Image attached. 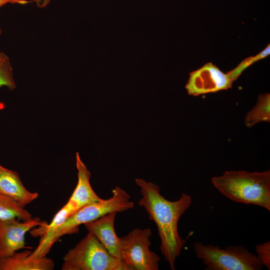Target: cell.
<instances>
[{
    "label": "cell",
    "mask_w": 270,
    "mask_h": 270,
    "mask_svg": "<svg viewBox=\"0 0 270 270\" xmlns=\"http://www.w3.org/2000/svg\"><path fill=\"white\" fill-rule=\"evenodd\" d=\"M32 218L31 214L20 204L9 196L0 194V219L27 220Z\"/></svg>",
    "instance_id": "cell-14"
},
{
    "label": "cell",
    "mask_w": 270,
    "mask_h": 270,
    "mask_svg": "<svg viewBox=\"0 0 270 270\" xmlns=\"http://www.w3.org/2000/svg\"><path fill=\"white\" fill-rule=\"evenodd\" d=\"M3 86L13 90L16 88V84L10 58L4 52H0V88Z\"/></svg>",
    "instance_id": "cell-15"
},
{
    "label": "cell",
    "mask_w": 270,
    "mask_h": 270,
    "mask_svg": "<svg viewBox=\"0 0 270 270\" xmlns=\"http://www.w3.org/2000/svg\"><path fill=\"white\" fill-rule=\"evenodd\" d=\"M76 166L78 171V184L66 204L74 212L86 205L102 200L92 190L90 182V173L80 160L78 152L76 154Z\"/></svg>",
    "instance_id": "cell-10"
},
{
    "label": "cell",
    "mask_w": 270,
    "mask_h": 270,
    "mask_svg": "<svg viewBox=\"0 0 270 270\" xmlns=\"http://www.w3.org/2000/svg\"><path fill=\"white\" fill-rule=\"evenodd\" d=\"M233 81L212 62L192 72L185 88L189 95L198 96L232 88Z\"/></svg>",
    "instance_id": "cell-7"
},
{
    "label": "cell",
    "mask_w": 270,
    "mask_h": 270,
    "mask_svg": "<svg viewBox=\"0 0 270 270\" xmlns=\"http://www.w3.org/2000/svg\"><path fill=\"white\" fill-rule=\"evenodd\" d=\"M31 251L15 252L0 258V270H52L54 262L46 256L30 258Z\"/></svg>",
    "instance_id": "cell-12"
},
{
    "label": "cell",
    "mask_w": 270,
    "mask_h": 270,
    "mask_svg": "<svg viewBox=\"0 0 270 270\" xmlns=\"http://www.w3.org/2000/svg\"><path fill=\"white\" fill-rule=\"evenodd\" d=\"M28 0H0V8L7 4H26L30 3ZM2 34V30L0 26V35Z\"/></svg>",
    "instance_id": "cell-18"
},
{
    "label": "cell",
    "mask_w": 270,
    "mask_h": 270,
    "mask_svg": "<svg viewBox=\"0 0 270 270\" xmlns=\"http://www.w3.org/2000/svg\"><path fill=\"white\" fill-rule=\"evenodd\" d=\"M36 3V6L40 8H43L46 6L50 2V0H32Z\"/></svg>",
    "instance_id": "cell-19"
},
{
    "label": "cell",
    "mask_w": 270,
    "mask_h": 270,
    "mask_svg": "<svg viewBox=\"0 0 270 270\" xmlns=\"http://www.w3.org/2000/svg\"><path fill=\"white\" fill-rule=\"evenodd\" d=\"M47 223L38 218L22 222L18 218L0 219V258L12 255L26 246L24 236L31 229Z\"/></svg>",
    "instance_id": "cell-8"
},
{
    "label": "cell",
    "mask_w": 270,
    "mask_h": 270,
    "mask_svg": "<svg viewBox=\"0 0 270 270\" xmlns=\"http://www.w3.org/2000/svg\"><path fill=\"white\" fill-rule=\"evenodd\" d=\"M117 213L116 212H110L84 225L88 232L98 239L110 255L122 260L120 238L116 234L114 226Z\"/></svg>",
    "instance_id": "cell-9"
},
{
    "label": "cell",
    "mask_w": 270,
    "mask_h": 270,
    "mask_svg": "<svg viewBox=\"0 0 270 270\" xmlns=\"http://www.w3.org/2000/svg\"><path fill=\"white\" fill-rule=\"evenodd\" d=\"M270 46L268 44L266 47L260 53L254 56L248 57L241 62L234 68L227 72L230 78L234 82L236 80L242 73L249 66L254 63L265 58L270 55Z\"/></svg>",
    "instance_id": "cell-16"
},
{
    "label": "cell",
    "mask_w": 270,
    "mask_h": 270,
    "mask_svg": "<svg viewBox=\"0 0 270 270\" xmlns=\"http://www.w3.org/2000/svg\"><path fill=\"white\" fill-rule=\"evenodd\" d=\"M63 260L62 270H130L123 261L110 255L90 232L67 252Z\"/></svg>",
    "instance_id": "cell-4"
},
{
    "label": "cell",
    "mask_w": 270,
    "mask_h": 270,
    "mask_svg": "<svg viewBox=\"0 0 270 270\" xmlns=\"http://www.w3.org/2000/svg\"><path fill=\"white\" fill-rule=\"evenodd\" d=\"M150 228H135L120 238L122 260L130 270H158L160 257L150 250Z\"/></svg>",
    "instance_id": "cell-6"
},
{
    "label": "cell",
    "mask_w": 270,
    "mask_h": 270,
    "mask_svg": "<svg viewBox=\"0 0 270 270\" xmlns=\"http://www.w3.org/2000/svg\"><path fill=\"white\" fill-rule=\"evenodd\" d=\"M112 192L110 198L86 205L68 216L50 238L47 252H50L52 246L60 237L78 232L80 225L95 220L112 212H121L134 208V204L130 200V196L124 190L116 186Z\"/></svg>",
    "instance_id": "cell-3"
},
{
    "label": "cell",
    "mask_w": 270,
    "mask_h": 270,
    "mask_svg": "<svg viewBox=\"0 0 270 270\" xmlns=\"http://www.w3.org/2000/svg\"><path fill=\"white\" fill-rule=\"evenodd\" d=\"M193 248L206 270H260L264 268L258 256L242 245L222 248L196 242Z\"/></svg>",
    "instance_id": "cell-5"
},
{
    "label": "cell",
    "mask_w": 270,
    "mask_h": 270,
    "mask_svg": "<svg viewBox=\"0 0 270 270\" xmlns=\"http://www.w3.org/2000/svg\"><path fill=\"white\" fill-rule=\"evenodd\" d=\"M135 182L140 188L142 196L138 204L144 208L150 220L156 223L160 240L161 253L170 269L174 270L176 260L186 244V240L179 234L178 222L190 206L192 198L182 192L178 200L170 201L160 194L156 184L140 178Z\"/></svg>",
    "instance_id": "cell-1"
},
{
    "label": "cell",
    "mask_w": 270,
    "mask_h": 270,
    "mask_svg": "<svg viewBox=\"0 0 270 270\" xmlns=\"http://www.w3.org/2000/svg\"><path fill=\"white\" fill-rule=\"evenodd\" d=\"M0 194L13 198L24 207L36 200L38 195L37 192H32L25 188L17 172L0 164Z\"/></svg>",
    "instance_id": "cell-11"
},
{
    "label": "cell",
    "mask_w": 270,
    "mask_h": 270,
    "mask_svg": "<svg viewBox=\"0 0 270 270\" xmlns=\"http://www.w3.org/2000/svg\"><path fill=\"white\" fill-rule=\"evenodd\" d=\"M212 186L222 195L238 203L253 204L270 211V170L226 171L212 178Z\"/></svg>",
    "instance_id": "cell-2"
},
{
    "label": "cell",
    "mask_w": 270,
    "mask_h": 270,
    "mask_svg": "<svg viewBox=\"0 0 270 270\" xmlns=\"http://www.w3.org/2000/svg\"><path fill=\"white\" fill-rule=\"evenodd\" d=\"M256 256L262 265L270 270V242L258 244L256 246Z\"/></svg>",
    "instance_id": "cell-17"
},
{
    "label": "cell",
    "mask_w": 270,
    "mask_h": 270,
    "mask_svg": "<svg viewBox=\"0 0 270 270\" xmlns=\"http://www.w3.org/2000/svg\"><path fill=\"white\" fill-rule=\"evenodd\" d=\"M246 127L252 128L260 122H270V94H259L256 105L248 112L244 118Z\"/></svg>",
    "instance_id": "cell-13"
}]
</instances>
